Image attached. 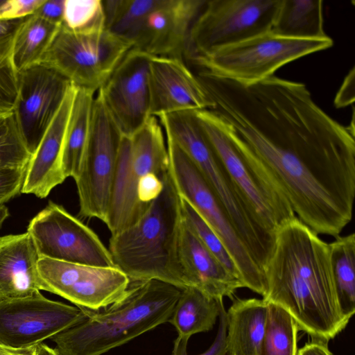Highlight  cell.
<instances>
[{
	"label": "cell",
	"instance_id": "cell-9",
	"mask_svg": "<svg viewBox=\"0 0 355 355\" xmlns=\"http://www.w3.org/2000/svg\"><path fill=\"white\" fill-rule=\"evenodd\" d=\"M132 48L129 42L107 29L77 33L62 24L40 63L76 87L95 93Z\"/></svg>",
	"mask_w": 355,
	"mask_h": 355
},
{
	"label": "cell",
	"instance_id": "cell-34",
	"mask_svg": "<svg viewBox=\"0 0 355 355\" xmlns=\"http://www.w3.org/2000/svg\"><path fill=\"white\" fill-rule=\"evenodd\" d=\"M26 168L0 169V205L21 193Z\"/></svg>",
	"mask_w": 355,
	"mask_h": 355
},
{
	"label": "cell",
	"instance_id": "cell-22",
	"mask_svg": "<svg viewBox=\"0 0 355 355\" xmlns=\"http://www.w3.org/2000/svg\"><path fill=\"white\" fill-rule=\"evenodd\" d=\"M268 313L264 300H236L226 311L227 355H260Z\"/></svg>",
	"mask_w": 355,
	"mask_h": 355
},
{
	"label": "cell",
	"instance_id": "cell-10",
	"mask_svg": "<svg viewBox=\"0 0 355 355\" xmlns=\"http://www.w3.org/2000/svg\"><path fill=\"white\" fill-rule=\"evenodd\" d=\"M281 0H209L189 31L183 59L270 31Z\"/></svg>",
	"mask_w": 355,
	"mask_h": 355
},
{
	"label": "cell",
	"instance_id": "cell-25",
	"mask_svg": "<svg viewBox=\"0 0 355 355\" xmlns=\"http://www.w3.org/2000/svg\"><path fill=\"white\" fill-rule=\"evenodd\" d=\"M321 0H281L270 31L296 39L325 37Z\"/></svg>",
	"mask_w": 355,
	"mask_h": 355
},
{
	"label": "cell",
	"instance_id": "cell-32",
	"mask_svg": "<svg viewBox=\"0 0 355 355\" xmlns=\"http://www.w3.org/2000/svg\"><path fill=\"white\" fill-rule=\"evenodd\" d=\"M17 92V73L10 58L0 54V114L13 112Z\"/></svg>",
	"mask_w": 355,
	"mask_h": 355
},
{
	"label": "cell",
	"instance_id": "cell-23",
	"mask_svg": "<svg viewBox=\"0 0 355 355\" xmlns=\"http://www.w3.org/2000/svg\"><path fill=\"white\" fill-rule=\"evenodd\" d=\"M94 98V93L76 87L62 153L66 178L78 175L91 134Z\"/></svg>",
	"mask_w": 355,
	"mask_h": 355
},
{
	"label": "cell",
	"instance_id": "cell-7",
	"mask_svg": "<svg viewBox=\"0 0 355 355\" xmlns=\"http://www.w3.org/2000/svg\"><path fill=\"white\" fill-rule=\"evenodd\" d=\"M194 113L218 159L263 226L275 234L297 217L282 191L232 140L225 122L209 110Z\"/></svg>",
	"mask_w": 355,
	"mask_h": 355
},
{
	"label": "cell",
	"instance_id": "cell-41",
	"mask_svg": "<svg viewBox=\"0 0 355 355\" xmlns=\"http://www.w3.org/2000/svg\"><path fill=\"white\" fill-rule=\"evenodd\" d=\"M35 355H60L55 349L49 346L40 343L36 346Z\"/></svg>",
	"mask_w": 355,
	"mask_h": 355
},
{
	"label": "cell",
	"instance_id": "cell-31",
	"mask_svg": "<svg viewBox=\"0 0 355 355\" xmlns=\"http://www.w3.org/2000/svg\"><path fill=\"white\" fill-rule=\"evenodd\" d=\"M181 209L184 222L200 241L224 266L240 279L234 262L220 239L193 207L182 196Z\"/></svg>",
	"mask_w": 355,
	"mask_h": 355
},
{
	"label": "cell",
	"instance_id": "cell-29",
	"mask_svg": "<svg viewBox=\"0 0 355 355\" xmlns=\"http://www.w3.org/2000/svg\"><path fill=\"white\" fill-rule=\"evenodd\" d=\"M62 24L69 31L77 33H93L106 29L103 1L64 0Z\"/></svg>",
	"mask_w": 355,
	"mask_h": 355
},
{
	"label": "cell",
	"instance_id": "cell-2",
	"mask_svg": "<svg viewBox=\"0 0 355 355\" xmlns=\"http://www.w3.org/2000/svg\"><path fill=\"white\" fill-rule=\"evenodd\" d=\"M264 274L263 300L287 311L312 339L328 343L348 324L336 293L329 244L297 217L276 232Z\"/></svg>",
	"mask_w": 355,
	"mask_h": 355
},
{
	"label": "cell",
	"instance_id": "cell-27",
	"mask_svg": "<svg viewBox=\"0 0 355 355\" xmlns=\"http://www.w3.org/2000/svg\"><path fill=\"white\" fill-rule=\"evenodd\" d=\"M329 244L338 304L343 315L350 320L355 313V234L338 236Z\"/></svg>",
	"mask_w": 355,
	"mask_h": 355
},
{
	"label": "cell",
	"instance_id": "cell-42",
	"mask_svg": "<svg viewBox=\"0 0 355 355\" xmlns=\"http://www.w3.org/2000/svg\"><path fill=\"white\" fill-rule=\"evenodd\" d=\"M9 211L7 207L3 204L0 205V227L3 221L9 216Z\"/></svg>",
	"mask_w": 355,
	"mask_h": 355
},
{
	"label": "cell",
	"instance_id": "cell-16",
	"mask_svg": "<svg viewBox=\"0 0 355 355\" xmlns=\"http://www.w3.org/2000/svg\"><path fill=\"white\" fill-rule=\"evenodd\" d=\"M150 57L132 48L98 92L123 137H132L151 116Z\"/></svg>",
	"mask_w": 355,
	"mask_h": 355
},
{
	"label": "cell",
	"instance_id": "cell-6",
	"mask_svg": "<svg viewBox=\"0 0 355 355\" xmlns=\"http://www.w3.org/2000/svg\"><path fill=\"white\" fill-rule=\"evenodd\" d=\"M333 44L329 36L296 39L268 31L205 55L184 60L191 69L203 70L241 84L251 85L274 76L287 63L329 49Z\"/></svg>",
	"mask_w": 355,
	"mask_h": 355
},
{
	"label": "cell",
	"instance_id": "cell-28",
	"mask_svg": "<svg viewBox=\"0 0 355 355\" xmlns=\"http://www.w3.org/2000/svg\"><path fill=\"white\" fill-rule=\"evenodd\" d=\"M268 305L260 355H297L299 328L295 320L282 306L271 302H268Z\"/></svg>",
	"mask_w": 355,
	"mask_h": 355
},
{
	"label": "cell",
	"instance_id": "cell-15",
	"mask_svg": "<svg viewBox=\"0 0 355 355\" xmlns=\"http://www.w3.org/2000/svg\"><path fill=\"white\" fill-rule=\"evenodd\" d=\"M18 92L13 113L33 154L58 112L71 83L43 64L17 73Z\"/></svg>",
	"mask_w": 355,
	"mask_h": 355
},
{
	"label": "cell",
	"instance_id": "cell-36",
	"mask_svg": "<svg viewBox=\"0 0 355 355\" xmlns=\"http://www.w3.org/2000/svg\"><path fill=\"white\" fill-rule=\"evenodd\" d=\"M25 18L0 19V54L10 58L14 38Z\"/></svg>",
	"mask_w": 355,
	"mask_h": 355
},
{
	"label": "cell",
	"instance_id": "cell-24",
	"mask_svg": "<svg viewBox=\"0 0 355 355\" xmlns=\"http://www.w3.org/2000/svg\"><path fill=\"white\" fill-rule=\"evenodd\" d=\"M223 299H214L193 287L182 290L168 320L179 338L189 339L196 334L212 329L220 314Z\"/></svg>",
	"mask_w": 355,
	"mask_h": 355
},
{
	"label": "cell",
	"instance_id": "cell-19",
	"mask_svg": "<svg viewBox=\"0 0 355 355\" xmlns=\"http://www.w3.org/2000/svg\"><path fill=\"white\" fill-rule=\"evenodd\" d=\"M178 259L186 287H193L214 299L232 298L243 288L240 279L230 271L204 245L184 222L180 227Z\"/></svg>",
	"mask_w": 355,
	"mask_h": 355
},
{
	"label": "cell",
	"instance_id": "cell-26",
	"mask_svg": "<svg viewBox=\"0 0 355 355\" xmlns=\"http://www.w3.org/2000/svg\"><path fill=\"white\" fill-rule=\"evenodd\" d=\"M61 25L36 15L24 19L14 38L10 54L17 73L41 62Z\"/></svg>",
	"mask_w": 355,
	"mask_h": 355
},
{
	"label": "cell",
	"instance_id": "cell-17",
	"mask_svg": "<svg viewBox=\"0 0 355 355\" xmlns=\"http://www.w3.org/2000/svg\"><path fill=\"white\" fill-rule=\"evenodd\" d=\"M204 0H156L129 38L132 48L151 56L182 58L190 29Z\"/></svg>",
	"mask_w": 355,
	"mask_h": 355
},
{
	"label": "cell",
	"instance_id": "cell-8",
	"mask_svg": "<svg viewBox=\"0 0 355 355\" xmlns=\"http://www.w3.org/2000/svg\"><path fill=\"white\" fill-rule=\"evenodd\" d=\"M166 141L170 171L180 195L220 239L244 288L263 297L266 291L264 272L243 244L224 207L185 153L166 135Z\"/></svg>",
	"mask_w": 355,
	"mask_h": 355
},
{
	"label": "cell",
	"instance_id": "cell-30",
	"mask_svg": "<svg viewBox=\"0 0 355 355\" xmlns=\"http://www.w3.org/2000/svg\"><path fill=\"white\" fill-rule=\"evenodd\" d=\"M31 155L18 129L14 113L0 114V169L26 167Z\"/></svg>",
	"mask_w": 355,
	"mask_h": 355
},
{
	"label": "cell",
	"instance_id": "cell-5",
	"mask_svg": "<svg viewBox=\"0 0 355 355\" xmlns=\"http://www.w3.org/2000/svg\"><path fill=\"white\" fill-rule=\"evenodd\" d=\"M165 139L153 116L132 137H122L104 222L111 235L136 223L161 193L170 169Z\"/></svg>",
	"mask_w": 355,
	"mask_h": 355
},
{
	"label": "cell",
	"instance_id": "cell-1",
	"mask_svg": "<svg viewBox=\"0 0 355 355\" xmlns=\"http://www.w3.org/2000/svg\"><path fill=\"white\" fill-rule=\"evenodd\" d=\"M211 100L232 140L295 216L317 234L340 236L352 218L354 134L320 108L304 84L275 76L251 85L223 80Z\"/></svg>",
	"mask_w": 355,
	"mask_h": 355
},
{
	"label": "cell",
	"instance_id": "cell-35",
	"mask_svg": "<svg viewBox=\"0 0 355 355\" xmlns=\"http://www.w3.org/2000/svg\"><path fill=\"white\" fill-rule=\"evenodd\" d=\"M45 0H1L0 19H15L33 15Z\"/></svg>",
	"mask_w": 355,
	"mask_h": 355
},
{
	"label": "cell",
	"instance_id": "cell-37",
	"mask_svg": "<svg viewBox=\"0 0 355 355\" xmlns=\"http://www.w3.org/2000/svg\"><path fill=\"white\" fill-rule=\"evenodd\" d=\"M64 9V0H45L33 15L61 25L63 21Z\"/></svg>",
	"mask_w": 355,
	"mask_h": 355
},
{
	"label": "cell",
	"instance_id": "cell-4",
	"mask_svg": "<svg viewBox=\"0 0 355 355\" xmlns=\"http://www.w3.org/2000/svg\"><path fill=\"white\" fill-rule=\"evenodd\" d=\"M181 196L169 169L159 196L133 225L113 235L109 252L130 282L157 279L186 287L178 259Z\"/></svg>",
	"mask_w": 355,
	"mask_h": 355
},
{
	"label": "cell",
	"instance_id": "cell-40",
	"mask_svg": "<svg viewBox=\"0 0 355 355\" xmlns=\"http://www.w3.org/2000/svg\"><path fill=\"white\" fill-rule=\"evenodd\" d=\"M36 346L26 348H12L0 345V355H35Z\"/></svg>",
	"mask_w": 355,
	"mask_h": 355
},
{
	"label": "cell",
	"instance_id": "cell-14",
	"mask_svg": "<svg viewBox=\"0 0 355 355\" xmlns=\"http://www.w3.org/2000/svg\"><path fill=\"white\" fill-rule=\"evenodd\" d=\"M87 316L88 310L49 300L40 291L28 297L0 302V345L35 346Z\"/></svg>",
	"mask_w": 355,
	"mask_h": 355
},
{
	"label": "cell",
	"instance_id": "cell-33",
	"mask_svg": "<svg viewBox=\"0 0 355 355\" xmlns=\"http://www.w3.org/2000/svg\"><path fill=\"white\" fill-rule=\"evenodd\" d=\"M219 325L217 335L212 345L205 352L198 355H227L226 335V311L223 306V302L220 306ZM189 340L178 337L174 342L171 355H189L187 353V345Z\"/></svg>",
	"mask_w": 355,
	"mask_h": 355
},
{
	"label": "cell",
	"instance_id": "cell-12",
	"mask_svg": "<svg viewBox=\"0 0 355 355\" xmlns=\"http://www.w3.org/2000/svg\"><path fill=\"white\" fill-rule=\"evenodd\" d=\"M26 232L40 257L96 267H115L108 248L98 235L62 205L52 201L30 220Z\"/></svg>",
	"mask_w": 355,
	"mask_h": 355
},
{
	"label": "cell",
	"instance_id": "cell-20",
	"mask_svg": "<svg viewBox=\"0 0 355 355\" xmlns=\"http://www.w3.org/2000/svg\"><path fill=\"white\" fill-rule=\"evenodd\" d=\"M76 90V87L71 83L58 112L32 154L21 193L45 198L65 180L62 153Z\"/></svg>",
	"mask_w": 355,
	"mask_h": 355
},
{
	"label": "cell",
	"instance_id": "cell-11",
	"mask_svg": "<svg viewBox=\"0 0 355 355\" xmlns=\"http://www.w3.org/2000/svg\"><path fill=\"white\" fill-rule=\"evenodd\" d=\"M122 137L98 93L89 142L75 179L82 216L105 221Z\"/></svg>",
	"mask_w": 355,
	"mask_h": 355
},
{
	"label": "cell",
	"instance_id": "cell-21",
	"mask_svg": "<svg viewBox=\"0 0 355 355\" xmlns=\"http://www.w3.org/2000/svg\"><path fill=\"white\" fill-rule=\"evenodd\" d=\"M40 258L27 232L0 236V302L28 297L41 291Z\"/></svg>",
	"mask_w": 355,
	"mask_h": 355
},
{
	"label": "cell",
	"instance_id": "cell-38",
	"mask_svg": "<svg viewBox=\"0 0 355 355\" xmlns=\"http://www.w3.org/2000/svg\"><path fill=\"white\" fill-rule=\"evenodd\" d=\"M354 67L345 77L342 85L334 98V105L337 108L352 105L354 101Z\"/></svg>",
	"mask_w": 355,
	"mask_h": 355
},
{
	"label": "cell",
	"instance_id": "cell-3",
	"mask_svg": "<svg viewBox=\"0 0 355 355\" xmlns=\"http://www.w3.org/2000/svg\"><path fill=\"white\" fill-rule=\"evenodd\" d=\"M182 289L157 279L135 282L119 301L51 339L60 355H101L169 320Z\"/></svg>",
	"mask_w": 355,
	"mask_h": 355
},
{
	"label": "cell",
	"instance_id": "cell-13",
	"mask_svg": "<svg viewBox=\"0 0 355 355\" xmlns=\"http://www.w3.org/2000/svg\"><path fill=\"white\" fill-rule=\"evenodd\" d=\"M37 270L41 290L94 311L121 300L130 284L129 278L115 267H96L40 257Z\"/></svg>",
	"mask_w": 355,
	"mask_h": 355
},
{
	"label": "cell",
	"instance_id": "cell-39",
	"mask_svg": "<svg viewBox=\"0 0 355 355\" xmlns=\"http://www.w3.org/2000/svg\"><path fill=\"white\" fill-rule=\"evenodd\" d=\"M297 355H333L328 348L327 343L311 339L305 343L298 351Z\"/></svg>",
	"mask_w": 355,
	"mask_h": 355
},
{
	"label": "cell",
	"instance_id": "cell-18",
	"mask_svg": "<svg viewBox=\"0 0 355 355\" xmlns=\"http://www.w3.org/2000/svg\"><path fill=\"white\" fill-rule=\"evenodd\" d=\"M150 115L210 110L212 102L184 59L151 56L149 64Z\"/></svg>",
	"mask_w": 355,
	"mask_h": 355
}]
</instances>
